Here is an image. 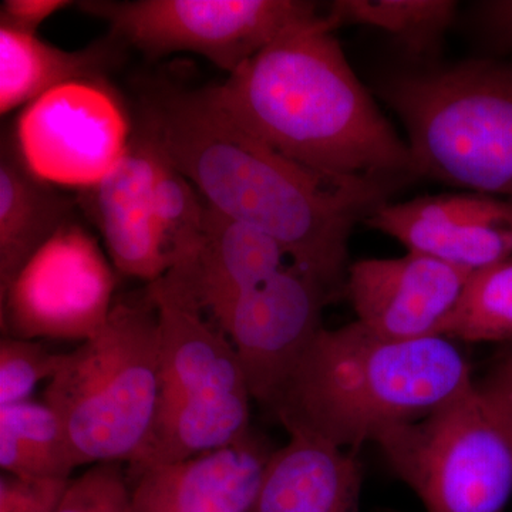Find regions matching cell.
Masks as SVG:
<instances>
[{"mask_svg": "<svg viewBox=\"0 0 512 512\" xmlns=\"http://www.w3.org/2000/svg\"><path fill=\"white\" fill-rule=\"evenodd\" d=\"M0 467L13 476L70 480L80 463L59 414L32 399L0 407Z\"/></svg>", "mask_w": 512, "mask_h": 512, "instance_id": "21", "label": "cell"}, {"mask_svg": "<svg viewBox=\"0 0 512 512\" xmlns=\"http://www.w3.org/2000/svg\"><path fill=\"white\" fill-rule=\"evenodd\" d=\"M204 92L242 130L329 180L394 191L417 178L406 138L360 82L326 13Z\"/></svg>", "mask_w": 512, "mask_h": 512, "instance_id": "2", "label": "cell"}, {"mask_svg": "<svg viewBox=\"0 0 512 512\" xmlns=\"http://www.w3.org/2000/svg\"><path fill=\"white\" fill-rule=\"evenodd\" d=\"M148 298L156 305L160 320L157 409L218 387L247 386L235 350L220 328L192 309L151 295Z\"/></svg>", "mask_w": 512, "mask_h": 512, "instance_id": "17", "label": "cell"}, {"mask_svg": "<svg viewBox=\"0 0 512 512\" xmlns=\"http://www.w3.org/2000/svg\"><path fill=\"white\" fill-rule=\"evenodd\" d=\"M160 320L156 305L114 303L104 328L62 353L43 402L66 426L80 467L131 463L146 443L160 394Z\"/></svg>", "mask_w": 512, "mask_h": 512, "instance_id": "5", "label": "cell"}, {"mask_svg": "<svg viewBox=\"0 0 512 512\" xmlns=\"http://www.w3.org/2000/svg\"><path fill=\"white\" fill-rule=\"evenodd\" d=\"M426 512H501L512 495V450L476 382L376 440Z\"/></svg>", "mask_w": 512, "mask_h": 512, "instance_id": "6", "label": "cell"}, {"mask_svg": "<svg viewBox=\"0 0 512 512\" xmlns=\"http://www.w3.org/2000/svg\"><path fill=\"white\" fill-rule=\"evenodd\" d=\"M156 157V214L171 268L200 244L207 204L194 185L157 150Z\"/></svg>", "mask_w": 512, "mask_h": 512, "instance_id": "24", "label": "cell"}, {"mask_svg": "<svg viewBox=\"0 0 512 512\" xmlns=\"http://www.w3.org/2000/svg\"><path fill=\"white\" fill-rule=\"evenodd\" d=\"M56 512H130L126 463L106 461L89 466L69 481Z\"/></svg>", "mask_w": 512, "mask_h": 512, "instance_id": "26", "label": "cell"}, {"mask_svg": "<svg viewBox=\"0 0 512 512\" xmlns=\"http://www.w3.org/2000/svg\"><path fill=\"white\" fill-rule=\"evenodd\" d=\"M365 224L407 252L470 272L512 255V201L476 192L387 201Z\"/></svg>", "mask_w": 512, "mask_h": 512, "instance_id": "11", "label": "cell"}, {"mask_svg": "<svg viewBox=\"0 0 512 512\" xmlns=\"http://www.w3.org/2000/svg\"><path fill=\"white\" fill-rule=\"evenodd\" d=\"M286 261L285 249L274 238L207 204L200 244L147 292L217 319L239 296L284 269Z\"/></svg>", "mask_w": 512, "mask_h": 512, "instance_id": "13", "label": "cell"}, {"mask_svg": "<svg viewBox=\"0 0 512 512\" xmlns=\"http://www.w3.org/2000/svg\"><path fill=\"white\" fill-rule=\"evenodd\" d=\"M474 383L453 340H392L359 322L320 330L274 410L289 436L356 451Z\"/></svg>", "mask_w": 512, "mask_h": 512, "instance_id": "3", "label": "cell"}, {"mask_svg": "<svg viewBox=\"0 0 512 512\" xmlns=\"http://www.w3.org/2000/svg\"><path fill=\"white\" fill-rule=\"evenodd\" d=\"M79 8L148 56L194 53L228 74L325 15L305 0H87Z\"/></svg>", "mask_w": 512, "mask_h": 512, "instance_id": "7", "label": "cell"}, {"mask_svg": "<svg viewBox=\"0 0 512 512\" xmlns=\"http://www.w3.org/2000/svg\"><path fill=\"white\" fill-rule=\"evenodd\" d=\"M74 204L30 173L13 141L0 158V293L33 255L72 221Z\"/></svg>", "mask_w": 512, "mask_h": 512, "instance_id": "19", "label": "cell"}, {"mask_svg": "<svg viewBox=\"0 0 512 512\" xmlns=\"http://www.w3.org/2000/svg\"><path fill=\"white\" fill-rule=\"evenodd\" d=\"M480 384L512 399V349L498 362L490 376Z\"/></svg>", "mask_w": 512, "mask_h": 512, "instance_id": "31", "label": "cell"}, {"mask_svg": "<svg viewBox=\"0 0 512 512\" xmlns=\"http://www.w3.org/2000/svg\"><path fill=\"white\" fill-rule=\"evenodd\" d=\"M478 392L487 404L488 410L493 414L500 429L503 430L505 439L510 443L512 450V399L500 392L485 387L483 384L476 383Z\"/></svg>", "mask_w": 512, "mask_h": 512, "instance_id": "30", "label": "cell"}, {"mask_svg": "<svg viewBox=\"0 0 512 512\" xmlns=\"http://www.w3.org/2000/svg\"><path fill=\"white\" fill-rule=\"evenodd\" d=\"M136 128L205 204L274 238L289 264L329 292L345 281L353 228L394 192L296 164L229 120L204 89L153 84L141 94Z\"/></svg>", "mask_w": 512, "mask_h": 512, "instance_id": "1", "label": "cell"}, {"mask_svg": "<svg viewBox=\"0 0 512 512\" xmlns=\"http://www.w3.org/2000/svg\"><path fill=\"white\" fill-rule=\"evenodd\" d=\"M476 22L488 45L512 53V0L477 3Z\"/></svg>", "mask_w": 512, "mask_h": 512, "instance_id": "29", "label": "cell"}, {"mask_svg": "<svg viewBox=\"0 0 512 512\" xmlns=\"http://www.w3.org/2000/svg\"><path fill=\"white\" fill-rule=\"evenodd\" d=\"M272 451L252 431L178 463L127 464L130 512H249Z\"/></svg>", "mask_w": 512, "mask_h": 512, "instance_id": "15", "label": "cell"}, {"mask_svg": "<svg viewBox=\"0 0 512 512\" xmlns=\"http://www.w3.org/2000/svg\"><path fill=\"white\" fill-rule=\"evenodd\" d=\"M470 275L407 252L356 261L346 272L345 286L360 325L382 338L419 340L439 336Z\"/></svg>", "mask_w": 512, "mask_h": 512, "instance_id": "12", "label": "cell"}, {"mask_svg": "<svg viewBox=\"0 0 512 512\" xmlns=\"http://www.w3.org/2000/svg\"><path fill=\"white\" fill-rule=\"evenodd\" d=\"M439 336L467 343L512 340V255L471 272Z\"/></svg>", "mask_w": 512, "mask_h": 512, "instance_id": "23", "label": "cell"}, {"mask_svg": "<svg viewBox=\"0 0 512 512\" xmlns=\"http://www.w3.org/2000/svg\"><path fill=\"white\" fill-rule=\"evenodd\" d=\"M62 360L40 340L2 336L0 339V407L32 400L36 387L49 382Z\"/></svg>", "mask_w": 512, "mask_h": 512, "instance_id": "25", "label": "cell"}, {"mask_svg": "<svg viewBox=\"0 0 512 512\" xmlns=\"http://www.w3.org/2000/svg\"><path fill=\"white\" fill-rule=\"evenodd\" d=\"M70 480L2 473L0 512H56Z\"/></svg>", "mask_w": 512, "mask_h": 512, "instance_id": "27", "label": "cell"}, {"mask_svg": "<svg viewBox=\"0 0 512 512\" xmlns=\"http://www.w3.org/2000/svg\"><path fill=\"white\" fill-rule=\"evenodd\" d=\"M156 167V150L134 127L120 163L79 192L80 205L99 229L116 271L148 285L170 268L156 214Z\"/></svg>", "mask_w": 512, "mask_h": 512, "instance_id": "14", "label": "cell"}, {"mask_svg": "<svg viewBox=\"0 0 512 512\" xmlns=\"http://www.w3.org/2000/svg\"><path fill=\"white\" fill-rule=\"evenodd\" d=\"M360 494L355 451L292 434L272 451L249 512H360Z\"/></svg>", "mask_w": 512, "mask_h": 512, "instance_id": "16", "label": "cell"}, {"mask_svg": "<svg viewBox=\"0 0 512 512\" xmlns=\"http://www.w3.org/2000/svg\"><path fill=\"white\" fill-rule=\"evenodd\" d=\"M416 177L512 201V62L406 63L377 80Z\"/></svg>", "mask_w": 512, "mask_h": 512, "instance_id": "4", "label": "cell"}, {"mask_svg": "<svg viewBox=\"0 0 512 512\" xmlns=\"http://www.w3.org/2000/svg\"><path fill=\"white\" fill-rule=\"evenodd\" d=\"M73 5L67 0H3L0 28L37 35V30L46 20Z\"/></svg>", "mask_w": 512, "mask_h": 512, "instance_id": "28", "label": "cell"}, {"mask_svg": "<svg viewBox=\"0 0 512 512\" xmlns=\"http://www.w3.org/2000/svg\"><path fill=\"white\" fill-rule=\"evenodd\" d=\"M453 0H338L326 19L333 29L369 26L392 36L409 63L439 60L441 43L457 18Z\"/></svg>", "mask_w": 512, "mask_h": 512, "instance_id": "22", "label": "cell"}, {"mask_svg": "<svg viewBox=\"0 0 512 512\" xmlns=\"http://www.w3.org/2000/svg\"><path fill=\"white\" fill-rule=\"evenodd\" d=\"M251 400L247 386H231L158 407L146 443L128 464L178 463L232 446L251 431Z\"/></svg>", "mask_w": 512, "mask_h": 512, "instance_id": "18", "label": "cell"}, {"mask_svg": "<svg viewBox=\"0 0 512 512\" xmlns=\"http://www.w3.org/2000/svg\"><path fill=\"white\" fill-rule=\"evenodd\" d=\"M116 62L109 42L69 52L37 35L0 28V113L29 106L63 84L103 79Z\"/></svg>", "mask_w": 512, "mask_h": 512, "instance_id": "20", "label": "cell"}, {"mask_svg": "<svg viewBox=\"0 0 512 512\" xmlns=\"http://www.w3.org/2000/svg\"><path fill=\"white\" fill-rule=\"evenodd\" d=\"M116 285L93 235L67 222L0 293L3 336L87 342L106 325Z\"/></svg>", "mask_w": 512, "mask_h": 512, "instance_id": "8", "label": "cell"}, {"mask_svg": "<svg viewBox=\"0 0 512 512\" xmlns=\"http://www.w3.org/2000/svg\"><path fill=\"white\" fill-rule=\"evenodd\" d=\"M329 291L291 264L218 315L252 399L274 409L322 326Z\"/></svg>", "mask_w": 512, "mask_h": 512, "instance_id": "10", "label": "cell"}, {"mask_svg": "<svg viewBox=\"0 0 512 512\" xmlns=\"http://www.w3.org/2000/svg\"><path fill=\"white\" fill-rule=\"evenodd\" d=\"M133 133L120 97L93 79L63 84L26 106L12 141L40 181L80 192L120 163Z\"/></svg>", "mask_w": 512, "mask_h": 512, "instance_id": "9", "label": "cell"}]
</instances>
